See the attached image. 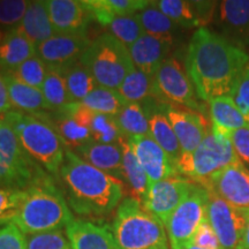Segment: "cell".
I'll return each mask as SVG.
<instances>
[{
	"label": "cell",
	"instance_id": "c3c4849f",
	"mask_svg": "<svg viewBox=\"0 0 249 249\" xmlns=\"http://www.w3.org/2000/svg\"><path fill=\"white\" fill-rule=\"evenodd\" d=\"M235 249H249V210L247 211V223H246L245 232Z\"/></svg>",
	"mask_w": 249,
	"mask_h": 249
},
{
	"label": "cell",
	"instance_id": "8992f818",
	"mask_svg": "<svg viewBox=\"0 0 249 249\" xmlns=\"http://www.w3.org/2000/svg\"><path fill=\"white\" fill-rule=\"evenodd\" d=\"M98 86L117 90L134 66L128 49L111 34L97 37L81 57Z\"/></svg>",
	"mask_w": 249,
	"mask_h": 249
},
{
	"label": "cell",
	"instance_id": "4fadbf2b",
	"mask_svg": "<svg viewBox=\"0 0 249 249\" xmlns=\"http://www.w3.org/2000/svg\"><path fill=\"white\" fill-rule=\"evenodd\" d=\"M90 44L87 34H55L36 46V55L48 67L60 70L81 59Z\"/></svg>",
	"mask_w": 249,
	"mask_h": 249
},
{
	"label": "cell",
	"instance_id": "ac0fdd59",
	"mask_svg": "<svg viewBox=\"0 0 249 249\" xmlns=\"http://www.w3.org/2000/svg\"><path fill=\"white\" fill-rule=\"evenodd\" d=\"M45 5L55 34H87L92 18L82 1L48 0Z\"/></svg>",
	"mask_w": 249,
	"mask_h": 249
},
{
	"label": "cell",
	"instance_id": "7dc6e473",
	"mask_svg": "<svg viewBox=\"0 0 249 249\" xmlns=\"http://www.w3.org/2000/svg\"><path fill=\"white\" fill-rule=\"evenodd\" d=\"M12 107L11 102L8 98V92L6 85L0 73V113H7V111Z\"/></svg>",
	"mask_w": 249,
	"mask_h": 249
},
{
	"label": "cell",
	"instance_id": "5bb4252c",
	"mask_svg": "<svg viewBox=\"0 0 249 249\" xmlns=\"http://www.w3.org/2000/svg\"><path fill=\"white\" fill-rule=\"evenodd\" d=\"M204 188L238 209H249V170L240 160L214 174Z\"/></svg>",
	"mask_w": 249,
	"mask_h": 249
},
{
	"label": "cell",
	"instance_id": "ee69618b",
	"mask_svg": "<svg viewBox=\"0 0 249 249\" xmlns=\"http://www.w3.org/2000/svg\"><path fill=\"white\" fill-rule=\"evenodd\" d=\"M21 191L0 188V223H8L18 209Z\"/></svg>",
	"mask_w": 249,
	"mask_h": 249
},
{
	"label": "cell",
	"instance_id": "44dd1931",
	"mask_svg": "<svg viewBox=\"0 0 249 249\" xmlns=\"http://www.w3.org/2000/svg\"><path fill=\"white\" fill-rule=\"evenodd\" d=\"M172 44L173 40L158 38L144 33L129 46L128 52L134 66L152 79L160 65L167 59Z\"/></svg>",
	"mask_w": 249,
	"mask_h": 249
},
{
	"label": "cell",
	"instance_id": "f1b7e54d",
	"mask_svg": "<svg viewBox=\"0 0 249 249\" xmlns=\"http://www.w3.org/2000/svg\"><path fill=\"white\" fill-rule=\"evenodd\" d=\"M123 149V174L124 180L128 185L132 193V197L143 203L148 194L149 180L147 174L143 171L139 160L130 148L128 140H124L120 143Z\"/></svg>",
	"mask_w": 249,
	"mask_h": 249
},
{
	"label": "cell",
	"instance_id": "e0dca14e",
	"mask_svg": "<svg viewBox=\"0 0 249 249\" xmlns=\"http://www.w3.org/2000/svg\"><path fill=\"white\" fill-rule=\"evenodd\" d=\"M142 104L147 111L149 132L152 140L166 152L174 164L178 165L182 151L176 133L165 113L166 104L163 102H157V99L154 97L142 102Z\"/></svg>",
	"mask_w": 249,
	"mask_h": 249
},
{
	"label": "cell",
	"instance_id": "f35d334b",
	"mask_svg": "<svg viewBox=\"0 0 249 249\" xmlns=\"http://www.w3.org/2000/svg\"><path fill=\"white\" fill-rule=\"evenodd\" d=\"M27 249H71V247L61 231H53L30 235L27 240Z\"/></svg>",
	"mask_w": 249,
	"mask_h": 249
},
{
	"label": "cell",
	"instance_id": "6da1fadb",
	"mask_svg": "<svg viewBox=\"0 0 249 249\" xmlns=\"http://www.w3.org/2000/svg\"><path fill=\"white\" fill-rule=\"evenodd\" d=\"M248 64L244 50L205 27L195 31L187 49V75L197 97L208 103L230 95Z\"/></svg>",
	"mask_w": 249,
	"mask_h": 249
},
{
	"label": "cell",
	"instance_id": "9a60e30c",
	"mask_svg": "<svg viewBox=\"0 0 249 249\" xmlns=\"http://www.w3.org/2000/svg\"><path fill=\"white\" fill-rule=\"evenodd\" d=\"M128 143L136 160L147 174L149 185L180 174L178 166L150 135L130 138Z\"/></svg>",
	"mask_w": 249,
	"mask_h": 249
},
{
	"label": "cell",
	"instance_id": "7c38bea8",
	"mask_svg": "<svg viewBox=\"0 0 249 249\" xmlns=\"http://www.w3.org/2000/svg\"><path fill=\"white\" fill-rule=\"evenodd\" d=\"M50 124L54 127L65 144L75 150L81 145L92 141L91 124L92 111L80 102H71L58 110L45 113Z\"/></svg>",
	"mask_w": 249,
	"mask_h": 249
},
{
	"label": "cell",
	"instance_id": "83f0119b",
	"mask_svg": "<svg viewBox=\"0 0 249 249\" xmlns=\"http://www.w3.org/2000/svg\"><path fill=\"white\" fill-rule=\"evenodd\" d=\"M58 71L64 77L71 102L83 101L90 92L99 87L81 59L71 62Z\"/></svg>",
	"mask_w": 249,
	"mask_h": 249
},
{
	"label": "cell",
	"instance_id": "7bdbcfd3",
	"mask_svg": "<svg viewBox=\"0 0 249 249\" xmlns=\"http://www.w3.org/2000/svg\"><path fill=\"white\" fill-rule=\"evenodd\" d=\"M0 249H27L23 233L13 224L0 229Z\"/></svg>",
	"mask_w": 249,
	"mask_h": 249
},
{
	"label": "cell",
	"instance_id": "484cf974",
	"mask_svg": "<svg viewBox=\"0 0 249 249\" xmlns=\"http://www.w3.org/2000/svg\"><path fill=\"white\" fill-rule=\"evenodd\" d=\"M35 55V46L15 27L6 33L0 42V71H14L21 64Z\"/></svg>",
	"mask_w": 249,
	"mask_h": 249
},
{
	"label": "cell",
	"instance_id": "bcb514c9",
	"mask_svg": "<svg viewBox=\"0 0 249 249\" xmlns=\"http://www.w3.org/2000/svg\"><path fill=\"white\" fill-rule=\"evenodd\" d=\"M193 245L203 249H222L216 233L211 227L209 220L205 217L195 233Z\"/></svg>",
	"mask_w": 249,
	"mask_h": 249
},
{
	"label": "cell",
	"instance_id": "f546056e",
	"mask_svg": "<svg viewBox=\"0 0 249 249\" xmlns=\"http://www.w3.org/2000/svg\"><path fill=\"white\" fill-rule=\"evenodd\" d=\"M48 176L44 171L34 172L18 166L4 152L0 151V188L23 191Z\"/></svg>",
	"mask_w": 249,
	"mask_h": 249
},
{
	"label": "cell",
	"instance_id": "681fc988",
	"mask_svg": "<svg viewBox=\"0 0 249 249\" xmlns=\"http://www.w3.org/2000/svg\"><path fill=\"white\" fill-rule=\"evenodd\" d=\"M187 249H203V248L197 247V246H195V245H191V246H189V247L187 248Z\"/></svg>",
	"mask_w": 249,
	"mask_h": 249
},
{
	"label": "cell",
	"instance_id": "60d3db41",
	"mask_svg": "<svg viewBox=\"0 0 249 249\" xmlns=\"http://www.w3.org/2000/svg\"><path fill=\"white\" fill-rule=\"evenodd\" d=\"M230 96L249 124V64L238 77Z\"/></svg>",
	"mask_w": 249,
	"mask_h": 249
},
{
	"label": "cell",
	"instance_id": "1f68e13d",
	"mask_svg": "<svg viewBox=\"0 0 249 249\" xmlns=\"http://www.w3.org/2000/svg\"><path fill=\"white\" fill-rule=\"evenodd\" d=\"M135 15L145 34L158 38L173 40V34L179 26L160 12L155 1L149 2L147 7Z\"/></svg>",
	"mask_w": 249,
	"mask_h": 249
},
{
	"label": "cell",
	"instance_id": "2e32d148",
	"mask_svg": "<svg viewBox=\"0 0 249 249\" xmlns=\"http://www.w3.org/2000/svg\"><path fill=\"white\" fill-rule=\"evenodd\" d=\"M165 113L176 133L182 154H193L209 133L202 114L189 108L166 104Z\"/></svg>",
	"mask_w": 249,
	"mask_h": 249
},
{
	"label": "cell",
	"instance_id": "74e56055",
	"mask_svg": "<svg viewBox=\"0 0 249 249\" xmlns=\"http://www.w3.org/2000/svg\"><path fill=\"white\" fill-rule=\"evenodd\" d=\"M9 73L24 85L42 90L46 74H48V66L35 55Z\"/></svg>",
	"mask_w": 249,
	"mask_h": 249
},
{
	"label": "cell",
	"instance_id": "3957f363",
	"mask_svg": "<svg viewBox=\"0 0 249 249\" xmlns=\"http://www.w3.org/2000/svg\"><path fill=\"white\" fill-rule=\"evenodd\" d=\"M73 222L70 207L50 176L21 191L18 209L9 219L23 234L60 231Z\"/></svg>",
	"mask_w": 249,
	"mask_h": 249
},
{
	"label": "cell",
	"instance_id": "b9f144b4",
	"mask_svg": "<svg viewBox=\"0 0 249 249\" xmlns=\"http://www.w3.org/2000/svg\"><path fill=\"white\" fill-rule=\"evenodd\" d=\"M150 1L145 0H104V4L108 11L114 15L124 17L134 15L144 9Z\"/></svg>",
	"mask_w": 249,
	"mask_h": 249
},
{
	"label": "cell",
	"instance_id": "ab89813d",
	"mask_svg": "<svg viewBox=\"0 0 249 249\" xmlns=\"http://www.w3.org/2000/svg\"><path fill=\"white\" fill-rule=\"evenodd\" d=\"M29 1L26 0H0V23L4 26L18 24L26 14Z\"/></svg>",
	"mask_w": 249,
	"mask_h": 249
},
{
	"label": "cell",
	"instance_id": "277c9868",
	"mask_svg": "<svg viewBox=\"0 0 249 249\" xmlns=\"http://www.w3.org/2000/svg\"><path fill=\"white\" fill-rule=\"evenodd\" d=\"M23 150L42 169L57 176L68 148L44 112L36 114L11 111L6 113Z\"/></svg>",
	"mask_w": 249,
	"mask_h": 249
},
{
	"label": "cell",
	"instance_id": "8d00e7d4",
	"mask_svg": "<svg viewBox=\"0 0 249 249\" xmlns=\"http://www.w3.org/2000/svg\"><path fill=\"white\" fill-rule=\"evenodd\" d=\"M107 28L110 29L111 35L120 40L124 46H127V49L144 34L135 14L124 17L116 15Z\"/></svg>",
	"mask_w": 249,
	"mask_h": 249
},
{
	"label": "cell",
	"instance_id": "cb8c5ba5",
	"mask_svg": "<svg viewBox=\"0 0 249 249\" xmlns=\"http://www.w3.org/2000/svg\"><path fill=\"white\" fill-rule=\"evenodd\" d=\"M17 28L35 48L55 35L45 1H29L26 14Z\"/></svg>",
	"mask_w": 249,
	"mask_h": 249
},
{
	"label": "cell",
	"instance_id": "603a6c76",
	"mask_svg": "<svg viewBox=\"0 0 249 249\" xmlns=\"http://www.w3.org/2000/svg\"><path fill=\"white\" fill-rule=\"evenodd\" d=\"M83 160L96 169L110 174L118 180H124L123 174V149L120 144H103L90 141L75 149Z\"/></svg>",
	"mask_w": 249,
	"mask_h": 249
},
{
	"label": "cell",
	"instance_id": "f907efd6",
	"mask_svg": "<svg viewBox=\"0 0 249 249\" xmlns=\"http://www.w3.org/2000/svg\"><path fill=\"white\" fill-rule=\"evenodd\" d=\"M2 37H4V34H2V31H1V30H0V42H1Z\"/></svg>",
	"mask_w": 249,
	"mask_h": 249
},
{
	"label": "cell",
	"instance_id": "5b68a950",
	"mask_svg": "<svg viewBox=\"0 0 249 249\" xmlns=\"http://www.w3.org/2000/svg\"><path fill=\"white\" fill-rule=\"evenodd\" d=\"M112 231L121 249H171L163 224L134 197L118 207Z\"/></svg>",
	"mask_w": 249,
	"mask_h": 249
},
{
	"label": "cell",
	"instance_id": "52a82bcc",
	"mask_svg": "<svg viewBox=\"0 0 249 249\" xmlns=\"http://www.w3.org/2000/svg\"><path fill=\"white\" fill-rule=\"evenodd\" d=\"M236 161L229 136L211 130L193 154L181 155L177 166L180 174L205 187L214 174Z\"/></svg>",
	"mask_w": 249,
	"mask_h": 249
},
{
	"label": "cell",
	"instance_id": "d6986e66",
	"mask_svg": "<svg viewBox=\"0 0 249 249\" xmlns=\"http://www.w3.org/2000/svg\"><path fill=\"white\" fill-rule=\"evenodd\" d=\"M217 24L233 44H249V0H225L216 6Z\"/></svg>",
	"mask_w": 249,
	"mask_h": 249
},
{
	"label": "cell",
	"instance_id": "4dcf8cb0",
	"mask_svg": "<svg viewBox=\"0 0 249 249\" xmlns=\"http://www.w3.org/2000/svg\"><path fill=\"white\" fill-rule=\"evenodd\" d=\"M116 119L121 133L127 140L135 136L150 135L148 114L142 103L124 104Z\"/></svg>",
	"mask_w": 249,
	"mask_h": 249
},
{
	"label": "cell",
	"instance_id": "ffe728a7",
	"mask_svg": "<svg viewBox=\"0 0 249 249\" xmlns=\"http://www.w3.org/2000/svg\"><path fill=\"white\" fill-rule=\"evenodd\" d=\"M216 2L160 0L155 5L173 22L183 28H195L207 24L214 14Z\"/></svg>",
	"mask_w": 249,
	"mask_h": 249
},
{
	"label": "cell",
	"instance_id": "ba28073f",
	"mask_svg": "<svg viewBox=\"0 0 249 249\" xmlns=\"http://www.w3.org/2000/svg\"><path fill=\"white\" fill-rule=\"evenodd\" d=\"M208 191L196 183L165 224L171 249H187L193 245L198 226L207 217Z\"/></svg>",
	"mask_w": 249,
	"mask_h": 249
},
{
	"label": "cell",
	"instance_id": "836d02e7",
	"mask_svg": "<svg viewBox=\"0 0 249 249\" xmlns=\"http://www.w3.org/2000/svg\"><path fill=\"white\" fill-rule=\"evenodd\" d=\"M87 108L96 113L107 114L116 117L124 107L119 95L116 90L97 87L92 92H90L83 101L80 102Z\"/></svg>",
	"mask_w": 249,
	"mask_h": 249
},
{
	"label": "cell",
	"instance_id": "9c48e42d",
	"mask_svg": "<svg viewBox=\"0 0 249 249\" xmlns=\"http://www.w3.org/2000/svg\"><path fill=\"white\" fill-rule=\"evenodd\" d=\"M154 98L165 104L182 105L200 111L201 105L191 80L176 58H167L152 77Z\"/></svg>",
	"mask_w": 249,
	"mask_h": 249
},
{
	"label": "cell",
	"instance_id": "d4e9b609",
	"mask_svg": "<svg viewBox=\"0 0 249 249\" xmlns=\"http://www.w3.org/2000/svg\"><path fill=\"white\" fill-rule=\"evenodd\" d=\"M0 73L7 88L8 98L12 107L20 110V112L29 114L40 113L44 110H49L42 90L24 85L9 71H0Z\"/></svg>",
	"mask_w": 249,
	"mask_h": 249
},
{
	"label": "cell",
	"instance_id": "d590c367",
	"mask_svg": "<svg viewBox=\"0 0 249 249\" xmlns=\"http://www.w3.org/2000/svg\"><path fill=\"white\" fill-rule=\"evenodd\" d=\"M90 128L93 141L103 144H120L127 140L121 133L116 117L113 116L92 112Z\"/></svg>",
	"mask_w": 249,
	"mask_h": 249
},
{
	"label": "cell",
	"instance_id": "d6a6232c",
	"mask_svg": "<svg viewBox=\"0 0 249 249\" xmlns=\"http://www.w3.org/2000/svg\"><path fill=\"white\" fill-rule=\"evenodd\" d=\"M116 91L124 104L142 103L154 97V83L150 76L135 67Z\"/></svg>",
	"mask_w": 249,
	"mask_h": 249
},
{
	"label": "cell",
	"instance_id": "7402d4cb",
	"mask_svg": "<svg viewBox=\"0 0 249 249\" xmlns=\"http://www.w3.org/2000/svg\"><path fill=\"white\" fill-rule=\"evenodd\" d=\"M66 234L71 249H121L107 227L86 220H73Z\"/></svg>",
	"mask_w": 249,
	"mask_h": 249
},
{
	"label": "cell",
	"instance_id": "e575fe53",
	"mask_svg": "<svg viewBox=\"0 0 249 249\" xmlns=\"http://www.w3.org/2000/svg\"><path fill=\"white\" fill-rule=\"evenodd\" d=\"M42 92L50 111L58 110L71 103L64 77L55 68L48 67V74L43 85Z\"/></svg>",
	"mask_w": 249,
	"mask_h": 249
},
{
	"label": "cell",
	"instance_id": "f6af8a7d",
	"mask_svg": "<svg viewBox=\"0 0 249 249\" xmlns=\"http://www.w3.org/2000/svg\"><path fill=\"white\" fill-rule=\"evenodd\" d=\"M229 139L238 160L244 165H249V124L232 132Z\"/></svg>",
	"mask_w": 249,
	"mask_h": 249
},
{
	"label": "cell",
	"instance_id": "30bf717a",
	"mask_svg": "<svg viewBox=\"0 0 249 249\" xmlns=\"http://www.w3.org/2000/svg\"><path fill=\"white\" fill-rule=\"evenodd\" d=\"M248 210L238 209L216 193L208 191L207 218L219 240L220 248H236L245 232Z\"/></svg>",
	"mask_w": 249,
	"mask_h": 249
},
{
	"label": "cell",
	"instance_id": "4316f807",
	"mask_svg": "<svg viewBox=\"0 0 249 249\" xmlns=\"http://www.w3.org/2000/svg\"><path fill=\"white\" fill-rule=\"evenodd\" d=\"M209 105L213 132L229 136L234 130L248 126L244 114L230 95L211 99Z\"/></svg>",
	"mask_w": 249,
	"mask_h": 249
},
{
	"label": "cell",
	"instance_id": "7a4b0ae2",
	"mask_svg": "<svg viewBox=\"0 0 249 249\" xmlns=\"http://www.w3.org/2000/svg\"><path fill=\"white\" fill-rule=\"evenodd\" d=\"M59 174L68 203L79 214L104 216L116 209L124 196L120 180L87 163L70 148L65 152Z\"/></svg>",
	"mask_w": 249,
	"mask_h": 249
},
{
	"label": "cell",
	"instance_id": "8fae6325",
	"mask_svg": "<svg viewBox=\"0 0 249 249\" xmlns=\"http://www.w3.org/2000/svg\"><path fill=\"white\" fill-rule=\"evenodd\" d=\"M196 183L185 177H172L149 185L142 207L165 226L171 214L193 191Z\"/></svg>",
	"mask_w": 249,
	"mask_h": 249
}]
</instances>
